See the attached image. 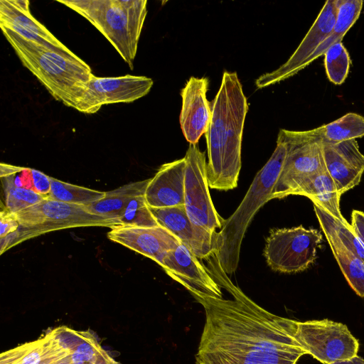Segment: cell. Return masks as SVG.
<instances>
[{
	"label": "cell",
	"mask_w": 364,
	"mask_h": 364,
	"mask_svg": "<svg viewBox=\"0 0 364 364\" xmlns=\"http://www.w3.org/2000/svg\"><path fill=\"white\" fill-rule=\"evenodd\" d=\"M186 159L163 164L150 179L145 198L150 208L185 206Z\"/></svg>",
	"instance_id": "18"
},
{
	"label": "cell",
	"mask_w": 364,
	"mask_h": 364,
	"mask_svg": "<svg viewBox=\"0 0 364 364\" xmlns=\"http://www.w3.org/2000/svg\"><path fill=\"white\" fill-rule=\"evenodd\" d=\"M184 158L187 215L193 223L216 232V229L223 228L225 220L216 211L210 195L205 153L199 150L197 144H190Z\"/></svg>",
	"instance_id": "10"
},
{
	"label": "cell",
	"mask_w": 364,
	"mask_h": 364,
	"mask_svg": "<svg viewBox=\"0 0 364 364\" xmlns=\"http://www.w3.org/2000/svg\"><path fill=\"white\" fill-rule=\"evenodd\" d=\"M290 333L307 354L325 364L358 354V341L347 326L328 319L305 322L291 319Z\"/></svg>",
	"instance_id": "8"
},
{
	"label": "cell",
	"mask_w": 364,
	"mask_h": 364,
	"mask_svg": "<svg viewBox=\"0 0 364 364\" xmlns=\"http://www.w3.org/2000/svg\"><path fill=\"white\" fill-rule=\"evenodd\" d=\"M321 140L338 143L364 136V117L349 112L341 118L316 128Z\"/></svg>",
	"instance_id": "24"
},
{
	"label": "cell",
	"mask_w": 364,
	"mask_h": 364,
	"mask_svg": "<svg viewBox=\"0 0 364 364\" xmlns=\"http://www.w3.org/2000/svg\"><path fill=\"white\" fill-rule=\"evenodd\" d=\"M154 84L146 76L125 75L119 77L93 75L87 84L75 109L87 114L97 112L106 105L133 102L151 90Z\"/></svg>",
	"instance_id": "11"
},
{
	"label": "cell",
	"mask_w": 364,
	"mask_h": 364,
	"mask_svg": "<svg viewBox=\"0 0 364 364\" xmlns=\"http://www.w3.org/2000/svg\"><path fill=\"white\" fill-rule=\"evenodd\" d=\"M0 26L30 41L70 50L34 18L27 0H1Z\"/></svg>",
	"instance_id": "19"
},
{
	"label": "cell",
	"mask_w": 364,
	"mask_h": 364,
	"mask_svg": "<svg viewBox=\"0 0 364 364\" xmlns=\"http://www.w3.org/2000/svg\"><path fill=\"white\" fill-rule=\"evenodd\" d=\"M326 239L349 285L359 296L364 297V262L336 240Z\"/></svg>",
	"instance_id": "25"
},
{
	"label": "cell",
	"mask_w": 364,
	"mask_h": 364,
	"mask_svg": "<svg viewBox=\"0 0 364 364\" xmlns=\"http://www.w3.org/2000/svg\"><path fill=\"white\" fill-rule=\"evenodd\" d=\"M350 225L354 232L364 244V212L353 210Z\"/></svg>",
	"instance_id": "34"
},
{
	"label": "cell",
	"mask_w": 364,
	"mask_h": 364,
	"mask_svg": "<svg viewBox=\"0 0 364 364\" xmlns=\"http://www.w3.org/2000/svg\"><path fill=\"white\" fill-rule=\"evenodd\" d=\"M314 208L326 237L331 238L364 262V244L354 232L350 224H345L316 203Z\"/></svg>",
	"instance_id": "23"
},
{
	"label": "cell",
	"mask_w": 364,
	"mask_h": 364,
	"mask_svg": "<svg viewBox=\"0 0 364 364\" xmlns=\"http://www.w3.org/2000/svg\"><path fill=\"white\" fill-rule=\"evenodd\" d=\"M95 364H119L106 352L102 355Z\"/></svg>",
	"instance_id": "36"
},
{
	"label": "cell",
	"mask_w": 364,
	"mask_h": 364,
	"mask_svg": "<svg viewBox=\"0 0 364 364\" xmlns=\"http://www.w3.org/2000/svg\"><path fill=\"white\" fill-rule=\"evenodd\" d=\"M1 28L22 65L55 100L75 109L94 75L91 68L71 50L32 41L9 29Z\"/></svg>",
	"instance_id": "3"
},
{
	"label": "cell",
	"mask_w": 364,
	"mask_h": 364,
	"mask_svg": "<svg viewBox=\"0 0 364 364\" xmlns=\"http://www.w3.org/2000/svg\"><path fill=\"white\" fill-rule=\"evenodd\" d=\"M150 179L132 182L107 191L103 198L86 207L91 213L113 220L117 226V220L131 200L135 196L145 195Z\"/></svg>",
	"instance_id": "22"
},
{
	"label": "cell",
	"mask_w": 364,
	"mask_h": 364,
	"mask_svg": "<svg viewBox=\"0 0 364 364\" xmlns=\"http://www.w3.org/2000/svg\"><path fill=\"white\" fill-rule=\"evenodd\" d=\"M350 58L342 41L334 43L324 53V65L328 80L335 85H341L346 79Z\"/></svg>",
	"instance_id": "27"
},
{
	"label": "cell",
	"mask_w": 364,
	"mask_h": 364,
	"mask_svg": "<svg viewBox=\"0 0 364 364\" xmlns=\"http://www.w3.org/2000/svg\"><path fill=\"white\" fill-rule=\"evenodd\" d=\"M110 229L107 237L111 241L153 259L160 266L166 255L181 244L173 234L161 226H115Z\"/></svg>",
	"instance_id": "15"
},
{
	"label": "cell",
	"mask_w": 364,
	"mask_h": 364,
	"mask_svg": "<svg viewBox=\"0 0 364 364\" xmlns=\"http://www.w3.org/2000/svg\"><path fill=\"white\" fill-rule=\"evenodd\" d=\"M5 206L11 213H16L43 200L47 198L21 188L8 187L4 188Z\"/></svg>",
	"instance_id": "30"
},
{
	"label": "cell",
	"mask_w": 364,
	"mask_h": 364,
	"mask_svg": "<svg viewBox=\"0 0 364 364\" xmlns=\"http://www.w3.org/2000/svg\"><path fill=\"white\" fill-rule=\"evenodd\" d=\"M211 117L205 132L209 187L228 191L237 186L247 98L235 72L225 71L212 102Z\"/></svg>",
	"instance_id": "2"
},
{
	"label": "cell",
	"mask_w": 364,
	"mask_h": 364,
	"mask_svg": "<svg viewBox=\"0 0 364 364\" xmlns=\"http://www.w3.org/2000/svg\"><path fill=\"white\" fill-rule=\"evenodd\" d=\"M48 198L68 203L88 206L103 198L105 191L73 185L50 177Z\"/></svg>",
	"instance_id": "26"
},
{
	"label": "cell",
	"mask_w": 364,
	"mask_h": 364,
	"mask_svg": "<svg viewBox=\"0 0 364 364\" xmlns=\"http://www.w3.org/2000/svg\"><path fill=\"white\" fill-rule=\"evenodd\" d=\"M338 0H328L311 27L288 60L271 73L260 75L255 85L262 89L283 81L301 70L303 63L332 33L336 21Z\"/></svg>",
	"instance_id": "12"
},
{
	"label": "cell",
	"mask_w": 364,
	"mask_h": 364,
	"mask_svg": "<svg viewBox=\"0 0 364 364\" xmlns=\"http://www.w3.org/2000/svg\"><path fill=\"white\" fill-rule=\"evenodd\" d=\"M106 351L90 331H84L82 338L71 349L69 357L73 364H95Z\"/></svg>",
	"instance_id": "29"
},
{
	"label": "cell",
	"mask_w": 364,
	"mask_h": 364,
	"mask_svg": "<svg viewBox=\"0 0 364 364\" xmlns=\"http://www.w3.org/2000/svg\"><path fill=\"white\" fill-rule=\"evenodd\" d=\"M161 266L170 277L182 284L193 296L223 298L220 286L199 259L183 244L170 251Z\"/></svg>",
	"instance_id": "13"
},
{
	"label": "cell",
	"mask_w": 364,
	"mask_h": 364,
	"mask_svg": "<svg viewBox=\"0 0 364 364\" xmlns=\"http://www.w3.org/2000/svg\"><path fill=\"white\" fill-rule=\"evenodd\" d=\"M33 191L45 197H48L50 191V177L43 172L33 168Z\"/></svg>",
	"instance_id": "33"
},
{
	"label": "cell",
	"mask_w": 364,
	"mask_h": 364,
	"mask_svg": "<svg viewBox=\"0 0 364 364\" xmlns=\"http://www.w3.org/2000/svg\"><path fill=\"white\" fill-rule=\"evenodd\" d=\"M0 225L1 238L16 231L20 226L14 213H11L6 207L0 213Z\"/></svg>",
	"instance_id": "32"
},
{
	"label": "cell",
	"mask_w": 364,
	"mask_h": 364,
	"mask_svg": "<svg viewBox=\"0 0 364 364\" xmlns=\"http://www.w3.org/2000/svg\"><path fill=\"white\" fill-rule=\"evenodd\" d=\"M216 264L208 271L233 299L194 296L205 313L196 364H296L306 353L291 335V319L257 305Z\"/></svg>",
	"instance_id": "1"
},
{
	"label": "cell",
	"mask_w": 364,
	"mask_h": 364,
	"mask_svg": "<svg viewBox=\"0 0 364 364\" xmlns=\"http://www.w3.org/2000/svg\"><path fill=\"white\" fill-rule=\"evenodd\" d=\"M330 364H364V359L356 355L348 359L335 361Z\"/></svg>",
	"instance_id": "35"
},
{
	"label": "cell",
	"mask_w": 364,
	"mask_h": 364,
	"mask_svg": "<svg viewBox=\"0 0 364 364\" xmlns=\"http://www.w3.org/2000/svg\"><path fill=\"white\" fill-rule=\"evenodd\" d=\"M311 200L331 215L345 224H349L340 210L341 194L325 167L319 172L306 178L291 193Z\"/></svg>",
	"instance_id": "21"
},
{
	"label": "cell",
	"mask_w": 364,
	"mask_h": 364,
	"mask_svg": "<svg viewBox=\"0 0 364 364\" xmlns=\"http://www.w3.org/2000/svg\"><path fill=\"white\" fill-rule=\"evenodd\" d=\"M32 171L33 168L1 163L0 164V176L3 188L15 187L33 191Z\"/></svg>",
	"instance_id": "31"
},
{
	"label": "cell",
	"mask_w": 364,
	"mask_h": 364,
	"mask_svg": "<svg viewBox=\"0 0 364 364\" xmlns=\"http://www.w3.org/2000/svg\"><path fill=\"white\" fill-rule=\"evenodd\" d=\"M150 209L159 225L173 234L197 258L208 259L214 255L217 232L193 223L185 206Z\"/></svg>",
	"instance_id": "14"
},
{
	"label": "cell",
	"mask_w": 364,
	"mask_h": 364,
	"mask_svg": "<svg viewBox=\"0 0 364 364\" xmlns=\"http://www.w3.org/2000/svg\"><path fill=\"white\" fill-rule=\"evenodd\" d=\"M68 355L48 333L36 341L2 353L0 364H55Z\"/></svg>",
	"instance_id": "20"
},
{
	"label": "cell",
	"mask_w": 364,
	"mask_h": 364,
	"mask_svg": "<svg viewBox=\"0 0 364 364\" xmlns=\"http://www.w3.org/2000/svg\"><path fill=\"white\" fill-rule=\"evenodd\" d=\"M14 215L20 226L16 231L1 238V255L21 242L54 230L78 227L112 228L116 226L113 220L91 213L85 205L61 202L48 197Z\"/></svg>",
	"instance_id": "6"
},
{
	"label": "cell",
	"mask_w": 364,
	"mask_h": 364,
	"mask_svg": "<svg viewBox=\"0 0 364 364\" xmlns=\"http://www.w3.org/2000/svg\"><path fill=\"white\" fill-rule=\"evenodd\" d=\"M93 25L132 70L147 14L146 0L59 1Z\"/></svg>",
	"instance_id": "5"
},
{
	"label": "cell",
	"mask_w": 364,
	"mask_h": 364,
	"mask_svg": "<svg viewBox=\"0 0 364 364\" xmlns=\"http://www.w3.org/2000/svg\"><path fill=\"white\" fill-rule=\"evenodd\" d=\"M279 132L285 141L287 154L272 192L273 198H282L291 195L306 178L326 167L321 139L316 129L307 131L282 129Z\"/></svg>",
	"instance_id": "7"
},
{
	"label": "cell",
	"mask_w": 364,
	"mask_h": 364,
	"mask_svg": "<svg viewBox=\"0 0 364 364\" xmlns=\"http://www.w3.org/2000/svg\"><path fill=\"white\" fill-rule=\"evenodd\" d=\"M55 364H73V362L71 361L69 355L62 358L61 360H58L56 363Z\"/></svg>",
	"instance_id": "37"
},
{
	"label": "cell",
	"mask_w": 364,
	"mask_h": 364,
	"mask_svg": "<svg viewBox=\"0 0 364 364\" xmlns=\"http://www.w3.org/2000/svg\"><path fill=\"white\" fill-rule=\"evenodd\" d=\"M321 241L319 231L302 225L272 230L266 239L264 255L274 271L299 272L314 263Z\"/></svg>",
	"instance_id": "9"
},
{
	"label": "cell",
	"mask_w": 364,
	"mask_h": 364,
	"mask_svg": "<svg viewBox=\"0 0 364 364\" xmlns=\"http://www.w3.org/2000/svg\"><path fill=\"white\" fill-rule=\"evenodd\" d=\"M117 226L151 228L160 226L149 207L145 195L133 198L117 221Z\"/></svg>",
	"instance_id": "28"
},
{
	"label": "cell",
	"mask_w": 364,
	"mask_h": 364,
	"mask_svg": "<svg viewBox=\"0 0 364 364\" xmlns=\"http://www.w3.org/2000/svg\"><path fill=\"white\" fill-rule=\"evenodd\" d=\"M321 150L326 168L341 195L359 184L364 155L355 139L338 143L321 140Z\"/></svg>",
	"instance_id": "16"
},
{
	"label": "cell",
	"mask_w": 364,
	"mask_h": 364,
	"mask_svg": "<svg viewBox=\"0 0 364 364\" xmlns=\"http://www.w3.org/2000/svg\"><path fill=\"white\" fill-rule=\"evenodd\" d=\"M287 154L285 141L279 132L276 148L257 172L236 210L217 232L216 250L213 255L223 271L231 274L238 267L245 232L255 213L273 199L272 192L280 175Z\"/></svg>",
	"instance_id": "4"
},
{
	"label": "cell",
	"mask_w": 364,
	"mask_h": 364,
	"mask_svg": "<svg viewBox=\"0 0 364 364\" xmlns=\"http://www.w3.org/2000/svg\"><path fill=\"white\" fill-rule=\"evenodd\" d=\"M208 87L206 77H191L181 92L180 124L183 136L190 144H197L210 123L211 107L206 97Z\"/></svg>",
	"instance_id": "17"
}]
</instances>
